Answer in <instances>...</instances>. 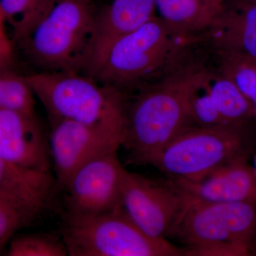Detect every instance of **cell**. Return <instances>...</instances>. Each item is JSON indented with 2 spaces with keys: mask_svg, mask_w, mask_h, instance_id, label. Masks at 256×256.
Masks as SVG:
<instances>
[{
  "mask_svg": "<svg viewBox=\"0 0 256 256\" xmlns=\"http://www.w3.org/2000/svg\"><path fill=\"white\" fill-rule=\"evenodd\" d=\"M124 128V120L102 124L52 121L48 144L56 173V192L64 191L72 175L82 165L118 150Z\"/></svg>",
  "mask_w": 256,
  "mask_h": 256,
  "instance_id": "9",
  "label": "cell"
},
{
  "mask_svg": "<svg viewBox=\"0 0 256 256\" xmlns=\"http://www.w3.org/2000/svg\"><path fill=\"white\" fill-rule=\"evenodd\" d=\"M249 126L190 127L153 160L170 178L197 181L236 160L249 159L254 140Z\"/></svg>",
  "mask_w": 256,
  "mask_h": 256,
  "instance_id": "6",
  "label": "cell"
},
{
  "mask_svg": "<svg viewBox=\"0 0 256 256\" xmlns=\"http://www.w3.org/2000/svg\"><path fill=\"white\" fill-rule=\"evenodd\" d=\"M205 1L212 9L215 10L217 13H220L223 8L226 0H205Z\"/></svg>",
  "mask_w": 256,
  "mask_h": 256,
  "instance_id": "26",
  "label": "cell"
},
{
  "mask_svg": "<svg viewBox=\"0 0 256 256\" xmlns=\"http://www.w3.org/2000/svg\"><path fill=\"white\" fill-rule=\"evenodd\" d=\"M12 54L11 42H0V68L8 67L11 62Z\"/></svg>",
  "mask_w": 256,
  "mask_h": 256,
  "instance_id": "24",
  "label": "cell"
},
{
  "mask_svg": "<svg viewBox=\"0 0 256 256\" xmlns=\"http://www.w3.org/2000/svg\"><path fill=\"white\" fill-rule=\"evenodd\" d=\"M188 108L192 127L226 126L212 100L206 66L201 62H196L192 72L188 90Z\"/></svg>",
  "mask_w": 256,
  "mask_h": 256,
  "instance_id": "18",
  "label": "cell"
},
{
  "mask_svg": "<svg viewBox=\"0 0 256 256\" xmlns=\"http://www.w3.org/2000/svg\"><path fill=\"white\" fill-rule=\"evenodd\" d=\"M122 207L144 233L172 237L190 204L191 196L174 178L152 180L126 168L121 183Z\"/></svg>",
  "mask_w": 256,
  "mask_h": 256,
  "instance_id": "8",
  "label": "cell"
},
{
  "mask_svg": "<svg viewBox=\"0 0 256 256\" xmlns=\"http://www.w3.org/2000/svg\"><path fill=\"white\" fill-rule=\"evenodd\" d=\"M6 22L4 12L0 5V42H10L8 35H6V31H5L4 25Z\"/></svg>",
  "mask_w": 256,
  "mask_h": 256,
  "instance_id": "25",
  "label": "cell"
},
{
  "mask_svg": "<svg viewBox=\"0 0 256 256\" xmlns=\"http://www.w3.org/2000/svg\"><path fill=\"white\" fill-rule=\"evenodd\" d=\"M96 13L89 0H57L23 42L40 72L84 73L92 50Z\"/></svg>",
  "mask_w": 256,
  "mask_h": 256,
  "instance_id": "4",
  "label": "cell"
},
{
  "mask_svg": "<svg viewBox=\"0 0 256 256\" xmlns=\"http://www.w3.org/2000/svg\"><path fill=\"white\" fill-rule=\"evenodd\" d=\"M124 168L118 151L88 162L72 175L64 191L66 214L88 215L122 207L121 183Z\"/></svg>",
  "mask_w": 256,
  "mask_h": 256,
  "instance_id": "10",
  "label": "cell"
},
{
  "mask_svg": "<svg viewBox=\"0 0 256 256\" xmlns=\"http://www.w3.org/2000/svg\"><path fill=\"white\" fill-rule=\"evenodd\" d=\"M62 238L69 256H185V249L153 238L122 207L88 215L65 214Z\"/></svg>",
  "mask_w": 256,
  "mask_h": 256,
  "instance_id": "5",
  "label": "cell"
},
{
  "mask_svg": "<svg viewBox=\"0 0 256 256\" xmlns=\"http://www.w3.org/2000/svg\"><path fill=\"white\" fill-rule=\"evenodd\" d=\"M248 161L236 160L197 181L175 180L193 200L256 203V173Z\"/></svg>",
  "mask_w": 256,
  "mask_h": 256,
  "instance_id": "14",
  "label": "cell"
},
{
  "mask_svg": "<svg viewBox=\"0 0 256 256\" xmlns=\"http://www.w3.org/2000/svg\"><path fill=\"white\" fill-rule=\"evenodd\" d=\"M56 193L50 172L28 169L0 156V194L38 217Z\"/></svg>",
  "mask_w": 256,
  "mask_h": 256,
  "instance_id": "15",
  "label": "cell"
},
{
  "mask_svg": "<svg viewBox=\"0 0 256 256\" xmlns=\"http://www.w3.org/2000/svg\"><path fill=\"white\" fill-rule=\"evenodd\" d=\"M216 58L217 68L235 82L248 101L256 120V62L220 55Z\"/></svg>",
  "mask_w": 256,
  "mask_h": 256,
  "instance_id": "21",
  "label": "cell"
},
{
  "mask_svg": "<svg viewBox=\"0 0 256 256\" xmlns=\"http://www.w3.org/2000/svg\"><path fill=\"white\" fill-rule=\"evenodd\" d=\"M252 254H256L255 255H256V250H254V252Z\"/></svg>",
  "mask_w": 256,
  "mask_h": 256,
  "instance_id": "28",
  "label": "cell"
},
{
  "mask_svg": "<svg viewBox=\"0 0 256 256\" xmlns=\"http://www.w3.org/2000/svg\"><path fill=\"white\" fill-rule=\"evenodd\" d=\"M185 256H247L256 244V203L194 200L173 232Z\"/></svg>",
  "mask_w": 256,
  "mask_h": 256,
  "instance_id": "2",
  "label": "cell"
},
{
  "mask_svg": "<svg viewBox=\"0 0 256 256\" xmlns=\"http://www.w3.org/2000/svg\"><path fill=\"white\" fill-rule=\"evenodd\" d=\"M57 0H0L6 22L13 28L15 38L26 40L43 21Z\"/></svg>",
  "mask_w": 256,
  "mask_h": 256,
  "instance_id": "19",
  "label": "cell"
},
{
  "mask_svg": "<svg viewBox=\"0 0 256 256\" xmlns=\"http://www.w3.org/2000/svg\"><path fill=\"white\" fill-rule=\"evenodd\" d=\"M254 170H255V172L256 173V153L255 156H254Z\"/></svg>",
  "mask_w": 256,
  "mask_h": 256,
  "instance_id": "27",
  "label": "cell"
},
{
  "mask_svg": "<svg viewBox=\"0 0 256 256\" xmlns=\"http://www.w3.org/2000/svg\"><path fill=\"white\" fill-rule=\"evenodd\" d=\"M36 218L31 212L0 194V252L20 229L28 226Z\"/></svg>",
  "mask_w": 256,
  "mask_h": 256,
  "instance_id": "23",
  "label": "cell"
},
{
  "mask_svg": "<svg viewBox=\"0 0 256 256\" xmlns=\"http://www.w3.org/2000/svg\"><path fill=\"white\" fill-rule=\"evenodd\" d=\"M9 256H66V247L62 237L50 234H28L12 239Z\"/></svg>",
  "mask_w": 256,
  "mask_h": 256,
  "instance_id": "22",
  "label": "cell"
},
{
  "mask_svg": "<svg viewBox=\"0 0 256 256\" xmlns=\"http://www.w3.org/2000/svg\"><path fill=\"white\" fill-rule=\"evenodd\" d=\"M186 54L178 57L160 82L138 89L130 104L126 100L121 146L130 163L151 165L165 146L192 127L188 90L196 62L185 58Z\"/></svg>",
  "mask_w": 256,
  "mask_h": 256,
  "instance_id": "1",
  "label": "cell"
},
{
  "mask_svg": "<svg viewBox=\"0 0 256 256\" xmlns=\"http://www.w3.org/2000/svg\"><path fill=\"white\" fill-rule=\"evenodd\" d=\"M26 78L52 122L102 124L124 120V94L86 74L38 72Z\"/></svg>",
  "mask_w": 256,
  "mask_h": 256,
  "instance_id": "7",
  "label": "cell"
},
{
  "mask_svg": "<svg viewBox=\"0 0 256 256\" xmlns=\"http://www.w3.org/2000/svg\"><path fill=\"white\" fill-rule=\"evenodd\" d=\"M205 32L216 54L256 62V0L225 1Z\"/></svg>",
  "mask_w": 256,
  "mask_h": 256,
  "instance_id": "13",
  "label": "cell"
},
{
  "mask_svg": "<svg viewBox=\"0 0 256 256\" xmlns=\"http://www.w3.org/2000/svg\"><path fill=\"white\" fill-rule=\"evenodd\" d=\"M35 98L26 76L0 68V108L35 116Z\"/></svg>",
  "mask_w": 256,
  "mask_h": 256,
  "instance_id": "20",
  "label": "cell"
},
{
  "mask_svg": "<svg viewBox=\"0 0 256 256\" xmlns=\"http://www.w3.org/2000/svg\"><path fill=\"white\" fill-rule=\"evenodd\" d=\"M0 156L28 169L50 172V144L35 116L0 108Z\"/></svg>",
  "mask_w": 256,
  "mask_h": 256,
  "instance_id": "12",
  "label": "cell"
},
{
  "mask_svg": "<svg viewBox=\"0 0 256 256\" xmlns=\"http://www.w3.org/2000/svg\"><path fill=\"white\" fill-rule=\"evenodd\" d=\"M190 38L180 36L162 18L154 16L112 47L94 78L124 96L137 90L162 76Z\"/></svg>",
  "mask_w": 256,
  "mask_h": 256,
  "instance_id": "3",
  "label": "cell"
},
{
  "mask_svg": "<svg viewBox=\"0 0 256 256\" xmlns=\"http://www.w3.org/2000/svg\"><path fill=\"white\" fill-rule=\"evenodd\" d=\"M154 0H114L96 13L92 50L84 74L95 78L112 47L154 16Z\"/></svg>",
  "mask_w": 256,
  "mask_h": 256,
  "instance_id": "11",
  "label": "cell"
},
{
  "mask_svg": "<svg viewBox=\"0 0 256 256\" xmlns=\"http://www.w3.org/2000/svg\"><path fill=\"white\" fill-rule=\"evenodd\" d=\"M210 96L226 126H249L255 119L248 101L235 82L218 68L206 66Z\"/></svg>",
  "mask_w": 256,
  "mask_h": 256,
  "instance_id": "17",
  "label": "cell"
},
{
  "mask_svg": "<svg viewBox=\"0 0 256 256\" xmlns=\"http://www.w3.org/2000/svg\"><path fill=\"white\" fill-rule=\"evenodd\" d=\"M160 18L183 37L205 32L218 14L205 0H154Z\"/></svg>",
  "mask_w": 256,
  "mask_h": 256,
  "instance_id": "16",
  "label": "cell"
}]
</instances>
